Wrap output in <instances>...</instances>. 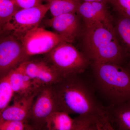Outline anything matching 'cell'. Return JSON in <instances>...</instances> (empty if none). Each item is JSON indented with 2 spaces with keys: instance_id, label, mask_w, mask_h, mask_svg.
Returning a JSON list of instances; mask_svg holds the SVG:
<instances>
[{
  "instance_id": "6da1fadb",
  "label": "cell",
  "mask_w": 130,
  "mask_h": 130,
  "mask_svg": "<svg viewBox=\"0 0 130 130\" xmlns=\"http://www.w3.org/2000/svg\"><path fill=\"white\" fill-rule=\"evenodd\" d=\"M82 74L68 75L51 85L56 111L94 117L108 130H113L107 119L105 106L97 99L94 86Z\"/></svg>"
},
{
  "instance_id": "7a4b0ae2",
  "label": "cell",
  "mask_w": 130,
  "mask_h": 130,
  "mask_svg": "<svg viewBox=\"0 0 130 130\" xmlns=\"http://www.w3.org/2000/svg\"><path fill=\"white\" fill-rule=\"evenodd\" d=\"M81 52L92 63L124 66L128 56L115 32L113 23L98 22L85 27Z\"/></svg>"
},
{
  "instance_id": "3957f363",
  "label": "cell",
  "mask_w": 130,
  "mask_h": 130,
  "mask_svg": "<svg viewBox=\"0 0 130 130\" xmlns=\"http://www.w3.org/2000/svg\"><path fill=\"white\" fill-rule=\"evenodd\" d=\"M94 86L109 105L130 101V71L124 66L92 63Z\"/></svg>"
},
{
  "instance_id": "277c9868",
  "label": "cell",
  "mask_w": 130,
  "mask_h": 130,
  "mask_svg": "<svg viewBox=\"0 0 130 130\" xmlns=\"http://www.w3.org/2000/svg\"><path fill=\"white\" fill-rule=\"evenodd\" d=\"M43 55L61 78L71 74L83 73L91 64L81 51L67 42L60 43Z\"/></svg>"
},
{
  "instance_id": "5b68a950",
  "label": "cell",
  "mask_w": 130,
  "mask_h": 130,
  "mask_svg": "<svg viewBox=\"0 0 130 130\" xmlns=\"http://www.w3.org/2000/svg\"><path fill=\"white\" fill-rule=\"evenodd\" d=\"M30 58L21 39L10 31L2 30L0 32V79Z\"/></svg>"
},
{
  "instance_id": "8992f818",
  "label": "cell",
  "mask_w": 130,
  "mask_h": 130,
  "mask_svg": "<svg viewBox=\"0 0 130 130\" xmlns=\"http://www.w3.org/2000/svg\"><path fill=\"white\" fill-rule=\"evenodd\" d=\"M48 4L20 9L12 16L3 30L10 31L21 39L28 31L39 26L49 11Z\"/></svg>"
},
{
  "instance_id": "52a82bcc",
  "label": "cell",
  "mask_w": 130,
  "mask_h": 130,
  "mask_svg": "<svg viewBox=\"0 0 130 130\" xmlns=\"http://www.w3.org/2000/svg\"><path fill=\"white\" fill-rule=\"evenodd\" d=\"M21 39L26 53L30 58L45 54L60 43L67 42L55 32L39 26L28 31Z\"/></svg>"
},
{
  "instance_id": "ba28073f",
  "label": "cell",
  "mask_w": 130,
  "mask_h": 130,
  "mask_svg": "<svg viewBox=\"0 0 130 130\" xmlns=\"http://www.w3.org/2000/svg\"><path fill=\"white\" fill-rule=\"evenodd\" d=\"M17 68L42 88L51 86L61 78L56 70L44 58H30Z\"/></svg>"
},
{
  "instance_id": "9c48e42d",
  "label": "cell",
  "mask_w": 130,
  "mask_h": 130,
  "mask_svg": "<svg viewBox=\"0 0 130 130\" xmlns=\"http://www.w3.org/2000/svg\"><path fill=\"white\" fill-rule=\"evenodd\" d=\"M56 108L51 86L40 89L33 102L28 121L33 129L44 128L46 119Z\"/></svg>"
},
{
  "instance_id": "30bf717a",
  "label": "cell",
  "mask_w": 130,
  "mask_h": 130,
  "mask_svg": "<svg viewBox=\"0 0 130 130\" xmlns=\"http://www.w3.org/2000/svg\"><path fill=\"white\" fill-rule=\"evenodd\" d=\"M80 18L76 13H65L46 20L45 23L54 32L72 43L82 32Z\"/></svg>"
},
{
  "instance_id": "8fae6325",
  "label": "cell",
  "mask_w": 130,
  "mask_h": 130,
  "mask_svg": "<svg viewBox=\"0 0 130 130\" xmlns=\"http://www.w3.org/2000/svg\"><path fill=\"white\" fill-rule=\"evenodd\" d=\"M107 4L104 2H81L77 13L83 20L85 27L98 22L113 23L112 17Z\"/></svg>"
},
{
  "instance_id": "7c38bea8",
  "label": "cell",
  "mask_w": 130,
  "mask_h": 130,
  "mask_svg": "<svg viewBox=\"0 0 130 130\" xmlns=\"http://www.w3.org/2000/svg\"><path fill=\"white\" fill-rule=\"evenodd\" d=\"M38 92L29 96H13V104L8 106L3 111L0 115V121H28L32 103Z\"/></svg>"
},
{
  "instance_id": "4fadbf2b",
  "label": "cell",
  "mask_w": 130,
  "mask_h": 130,
  "mask_svg": "<svg viewBox=\"0 0 130 130\" xmlns=\"http://www.w3.org/2000/svg\"><path fill=\"white\" fill-rule=\"evenodd\" d=\"M8 76L13 96L31 95L37 93L42 88L17 68L10 72Z\"/></svg>"
},
{
  "instance_id": "5bb4252c",
  "label": "cell",
  "mask_w": 130,
  "mask_h": 130,
  "mask_svg": "<svg viewBox=\"0 0 130 130\" xmlns=\"http://www.w3.org/2000/svg\"><path fill=\"white\" fill-rule=\"evenodd\" d=\"M107 119L113 130H130V101L105 106Z\"/></svg>"
},
{
  "instance_id": "9a60e30c",
  "label": "cell",
  "mask_w": 130,
  "mask_h": 130,
  "mask_svg": "<svg viewBox=\"0 0 130 130\" xmlns=\"http://www.w3.org/2000/svg\"><path fill=\"white\" fill-rule=\"evenodd\" d=\"M79 122L76 117L72 118L62 111L53 112L45 121L44 128L48 130H78Z\"/></svg>"
},
{
  "instance_id": "2e32d148",
  "label": "cell",
  "mask_w": 130,
  "mask_h": 130,
  "mask_svg": "<svg viewBox=\"0 0 130 130\" xmlns=\"http://www.w3.org/2000/svg\"><path fill=\"white\" fill-rule=\"evenodd\" d=\"M113 27L120 44L126 53L129 56L130 18L120 15Z\"/></svg>"
},
{
  "instance_id": "e0dca14e",
  "label": "cell",
  "mask_w": 130,
  "mask_h": 130,
  "mask_svg": "<svg viewBox=\"0 0 130 130\" xmlns=\"http://www.w3.org/2000/svg\"><path fill=\"white\" fill-rule=\"evenodd\" d=\"M49 6L53 17L67 13H76L81 0H42Z\"/></svg>"
},
{
  "instance_id": "ac0fdd59",
  "label": "cell",
  "mask_w": 130,
  "mask_h": 130,
  "mask_svg": "<svg viewBox=\"0 0 130 130\" xmlns=\"http://www.w3.org/2000/svg\"><path fill=\"white\" fill-rule=\"evenodd\" d=\"M19 9L14 0H0V29L3 30L12 16Z\"/></svg>"
},
{
  "instance_id": "d6986e66",
  "label": "cell",
  "mask_w": 130,
  "mask_h": 130,
  "mask_svg": "<svg viewBox=\"0 0 130 130\" xmlns=\"http://www.w3.org/2000/svg\"><path fill=\"white\" fill-rule=\"evenodd\" d=\"M13 96L7 74L0 79V115L8 106Z\"/></svg>"
},
{
  "instance_id": "ffe728a7",
  "label": "cell",
  "mask_w": 130,
  "mask_h": 130,
  "mask_svg": "<svg viewBox=\"0 0 130 130\" xmlns=\"http://www.w3.org/2000/svg\"><path fill=\"white\" fill-rule=\"evenodd\" d=\"M32 129H34L27 121H0V130Z\"/></svg>"
},
{
  "instance_id": "44dd1931",
  "label": "cell",
  "mask_w": 130,
  "mask_h": 130,
  "mask_svg": "<svg viewBox=\"0 0 130 130\" xmlns=\"http://www.w3.org/2000/svg\"><path fill=\"white\" fill-rule=\"evenodd\" d=\"M120 15L130 18V0H107Z\"/></svg>"
},
{
  "instance_id": "7402d4cb",
  "label": "cell",
  "mask_w": 130,
  "mask_h": 130,
  "mask_svg": "<svg viewBox=\"0 0 130 130\" xmlns=\"http://www.w3.org/2000/svg\"><path fill=\"white\" fill-rule=\"evenodd\" d=\"M14 1L20 9L34 7L42 4V0H14Z\"/></svg>"
},
{
  "instance_id": "603a6c76",
  "label": "cell",
  "mask_w": 130,
  "mask_h": 130,
  "mask_svg": "<svg viewBox=\"0 0 130 130\" xmlns=\"http://www.w3.org/2000/svg\"><path fill=\"white\" fill-rule=\"evenodd\" d=\"M81 1L85 2H104L107 3V0H81Z\"/></svg>"
},
{
  "instance_id": "cb8c5ba5",
  "label": "cell",
  "mask_w": 130,
  "mask_h": 130,
  "mask_svg": "<svg viewBox=\"0 0 130 130\" xmlns=\"http://www.w3.org/2000/svg\"><path fill=\"white\" fill-rule=\"evenodd\" d=\"M2 30L1 29H0V32H1V31H2Z\"/></svg>"
}]
</instances>
